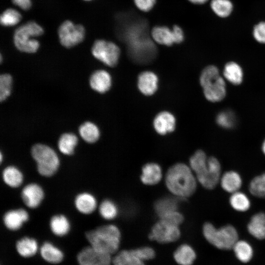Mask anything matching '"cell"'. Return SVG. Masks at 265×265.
Listing matches in <instances>:
<instances>
[{
    "instance_id": "6da1fadb",
    "label": "cell",
    "mask_w": 265,
    "mask_h": 265,
    "mask_svg": "<svg viewBox=\"0 0 265 265\" xmlns=\"http://www.w3.org/2000/svg\"><path fill=\"white\" fill-rule=\"evenodd\" d=\"M117 21V36L126 44L131 58L141 64L152 61L157 54V49L149 35L146 20L126 13L118 15Z\"/></svg>"
},
{
    "instance_id": "7a4b0ae2",
    "label": "cell",
    "mask_w": 265,
    "mask_h": 265,
    "mask_svg": "<svg viewBox=\"0 0 265 265\" xmlns=\"http://www.w3.org/2000/svg\"><path fill=\"white\" fill-rule=\"evenodd\" d=\"M196 180L190 167L183 163L171 166L165 176L167 188L180 199L188 197L194 193L197 186Z\"/></svg>"
},
{
    "instance_id": "3957f363",
    "label": "cell",
    "mask_w": 265,
    "mask_h": 265,
    "mask_svg": "<svg viewBox=\"0 0 265 265\" xmlns=\"http://www.w3.org/2000/svg\"><path fill=\"white\" fill-rule=\"evenodd\" d=\"M189 164L197 180L205 188L213 189L220 182L221 165L216 158H208L204 152L199 150L190 158Z\"/></svg>"
},
{
    "instance_id": "277c9868",
    "label": "cell",
    "mask_w": 265,
    "mask_h": 265,
    "mask_svg": "<svg viewBox=\"0 0 265 265\" xmlns=\"http://www.w3.org/2000/svg\"><path fill=\"white\" fill-rule=\"evenodd\" d=\"M85 236L90 246L110 255L116 252L121 240L119 229L112 224L101 226L89 231Z\"/></svg>"
},
{
    "instance_id": "5b68a950",
    "label": "cell",
    "mask_w": 265,
    "mask_h": 265,
    "mask_svg": "<svg viewBox=\"0 0 265 265\" xmlns=\"http://www.w3.org/2000/svg\"><path fill=\"white\" fill-rule=\"evenodd\" d=\"M43 27L34 21H29L17 27L13 34V42L20 51L34 53L37 51L40 43L34 37L44 33Z\"/></svg>"
},
{
    "instance_id": "8992f818",
    "label": "cell",
    "mask_w": 265,
    "mask_h": 265,
    "mask_svg": "<svg viewBox=\"0 0 265 265\" xmlns=\"http://www.w3.org/2000/svg\"><path fill=\"white\" fill-rule=\"evenodd\" d=\"M200 82L205 97L209 101L217 102L224 98L226 93L225 82L216 66L206 67L201 74Z\"/></svg>"
},
{
    "instance_id": "52a82bcc",
    "label": "cell",
    "mask_w": 265,
    "mask_h": 265,
    "mask_svg": "<svg viewBox=\"0 0 265 265\" xmlns=\"http://www.w3.org/2000/svg\"><path fill=\"white\" fill-rule=\"evenodd\" d=\"M203 233L210 243L220 249H231L238 240L237 230L230 225L216 229L212 223L207 222L203 226Z\"/></svg>"
},
{
    "instance_id": "ba28073f",
    "label": "cell",
    "mask_w": 265,
    "mask_h": 265,
    "mask_svg": "<svg viewBox=\"0 0 265 265\" xmlns=\"http://www.w3.org/2000/svg\"><path fill=\"white\" fill-rule=\"evenodd\" d=\"M31 155L37 163L38 173L45 177L53 175L59 166V159L54 150L45 144L38 143L31 148Z\"/></svg>"
},
{
    "instance_id": "9c48e42d",
    "label": "cell",
    "mask_w": 265,
    "mask_h": 265,
    "mask_svg": "<svg viewBox=\"0 0 265 265\" xmlns=\"http://www.w3.org/2000/svg\"><path fill=\"white\" fill-rule=\"evenodd\" d=\"M58 36L60 44L67 48L73 47L84 39L85 29L83 25L66 20L58 27Z\"/></svg>"
},
{
    "instance_id": "30bf717a",
    "label": "cell",
    "mask_w": 265,
    "mask_h": 265,
    "mask_svg": "<svg viewBox=\"0 0 265 265\" xmlns=\"http://www.w3.org/2000/svg\"><path fill=\"white\" fill-rule=\"evenodd\" d=\"M93 56L105 64L113 67L118 61L120 51L114 43L103 39L96 40L91 48Z\"/></svg>"
},
{
    "instance_id": "8fae6325",
    "label": "cell",
    "mask_w": 265,
    "mask_h": 265,
    "mask_svg": "<svg viewBox=\"0 0 265 265\" xmlns=\"http://www.w3.org/2000/svg\"><path fill=\"white\" fill-rule=\"evenodd\" d=\"M180 236L179 226L160 219L152 227L149 238L160 243H168L176 241Z\"/></svg>"
},
{
    "instance_id": "7c38bea8",
    "label": "cell",
    "mask_w": 265,
    "mask_h": 265,
    "mask_svg": "<svg viewBox=\"0 0 265 265\" xmlns=\"http://www.w3.org/2000/svg\"><path fill=\"white\" fill-rule=\"evenodd\" d=\"M151 36L157 43L167 46L174 43H180L184 39L183 31L177 25L172 29L166 26H156L152 29Z\"/></svg>"
},
{
    "instance_id": "4fadbf2b",
    "label": "cell",
    "mask_w": 265,
    "mask_h": 265,
    "mask_svg": "<svg viewBox=\"0 0 265 265\" xmlns=\"http://www.w3.org/2000/svg\"><path fill=\"white\" fill-rule=\"evenodd\" d=\"M80 265H111V255L99 251L90 245L83 248L77 255Z\"/></svg>"
},
{
    "instance_id": "5bb4252c",
    "label": "cell",
    "mask_w": 265,
    "mask_h": 265,
    "mask_svg": "<svg viewBox=\"0 0 265 265\" xmlns=\"http://www.w3.org/2000/svg\"><path fill=\"white\" fill-rule=\"evenodd\" d=\"M21 197L27 207L33 209L37 208L41 204L44 197V192L39 185L31 183L23 188Z\"/></svg>"
},
{
    "instance_id": "9a60e30c",
    "label": "cell",
    "mask_w": 265,
    "mask_h": 265,
    "mask_svg": "<svg viewBox=\"0 0 265 265\" xmlns=\"http://www.w3.org/2000/svg\"><path fill=\"white\" fill-rule=\"evenodd\" d=\"M28 212L23 209L12 210L6 212L3 216L5 227L10 230L16 231L21 228L23 224L28 220Z\"/></svg>"
},
{
    "instance_id": "2e32d148",
    "label": "cell",
    "mask_w": 265,
    "mask_h": 265,
    "mask_svg": "<svg viewBox=\"0 0 265 265\" xmlns=\"http://www.w3.org/2000/svg\"><path fill=\"white\" fill-rule=\"evenodd\" d=\"M89 84L94 90L100 93H104L110 88L111 78L107 71L104 70H97L91 75Z\"/></svg>"
},
{
    "instance_id": "e0dca14e",
    "label": "cell",
    "mask_w": 265,
    "mask_h": 265,
    "mask_svg": "<svg viewBox=\"0 0 265 265\" xmlns=\"http://www.w3.org/2000/svg\"><path fill=\"white\" fill-rule=\"evenodd\" d=\"M156 131L161 135H164L173 132L175 128L176 120L171 113L167 111L159 113L153 122Z\"/></svg>"
},
{
    "instance_id": "ac0fdd59",
    "label": "cell",
    "mask_w": 265,
    "mask_h": 265,
    "mask_svg": "<svg viewBox=\"0 0 265 265\" xmlns=\"http://www.w3.org/2000/svg\"><path fill=\"white\" fill-rule=\"evenodd\" d=\"M158 78L151 71H145L139 74L137 85L140 91L145 95L153 94L157 89Z\"/></svg>"
},
{
    "instance_id": "d6986e66",
    "label": "cell",
    "mask_w": 265,
    "mask_h": 265,
    "mask_svg": "<svg viewBox=\"0 0 265 265\" xmlns=\"http://www.w3.org/2000/svg\"><path fill=\"white\" fill-rule=\"evenodd\" d=\"M161 177V168L158 164L150 162L143 166L140 179L144 184L156 185L160 181Z\"/></svg>"
},
{
    "instance_id": "ffe728a7",
    "label": "cell",
    "mask_w": 265,
    "mask_h": 265,
    "mask_svg": "<svg viewBox=\"0 0 265 265\" xmlns=\"http://www.w3.org/2000/svg\"><path fill=\"white\" fill-rule=\"evenodd\" d=\"M97 205L95 197L88 192L78 194L75 200V205L77 210L85 214L93 212L96 209Z\"/></svg>"
},
{
    "instance_id": "44dd1931",
    "label": "cell",
    "mask_w": 265,
    "mask_h": 265,
    "mask_svg": "<svg viewBox=\"0 0 265 265\" xmlns=\"http://www.w3.org/2000/svg\"><path fill=\"white\" fill-rule=\"evenodd\" d=\"M222 188L226 192L233 193L239 190L242 185L239 174L234 171L225 172L220 179Z\"/></svg>"
},
{
    "instance_id": "7402d4cb",
    "label": "cell",
    "mask_w": 265,
    "mask_h": 265,
    "mask_svg": "<svg viewBox=\"0 0 265 265\" xmlns=\"http://www.w3.org/2000/svg\"><path fill=\"white\" fill-rule=\"evenodd\" d=\"M249 233L259 239L265 238V214L259 212L254 214L247 225Z\"/></svg>"
},
{
    "instance_id": "603a6c76",
    "label": "cell",
    "mask_w": 265,
    "mask_h": 265,
    "mask_svg": "<svg viewBox=\"0 0 265 265\" xmlns=\"http://www.w3.org/2000/svg\"><path fill=\"white\" fill-rule=\"evenodd\" d=\"M40 252L42 258L51 264H58L63 259L62 251L50 242H45L41 246Z\"/></svg>"
},
{
    "instance_id": "cb8c5ba5",
    "label": "cell",
    "mask_w": 265,
    "mask_h": 265,
    "mask_svg": "<svg viewBox=\"0 0 265 265\" xmlns=\"http://www.w3.org/2000/svg\"><path fill=\"white\" fill-rule=\"evenodd\" d=\"M178 206L179 201L177 197H164L156 201L154 209L160 218L168 213L178 211Z\"/></svg>"
},
{
    "instance_id": "d4e9b609",
    "label": "cell",
    "mask_w": 265,
    "mask_h": 265,
    "mask_svg": "<svg viewBox=\"0 0 265 265\" xmlns=\"http://www.w3.org/2000/svg\"><path fill=\"white\" fill-rule=\"evenodd\" d=\"M112 264L113 265H145L133 249L119 252L112 259Z\"/></svg>"
},
{
    "instance_id": "484cf974",
    "label": "cell",
    "mask_w": 265,
    "mask_h": 265,
    "mask_svg": "<svg viewBox=\"0 0 265 265\" xmlns=\"http://www.w3.org/2000/svg\"><path fill=\"white\" fill-rule=\"evenodd\" d=\"M173 257L179 265H192L196 258V253L189 245L183 244L175 251Z\"/></svg>"
},
{
    "instance_id": "4316f807",
    "label": "cell",
    "mask_w": 265,
    "mask_h": 265,
    "mask_svg": "<svg viewBox=\"0 0 265 265\" xmlns=\"http://www.w3.org/2000/svg\"><path fill=\"white\" fill-rule=\"evenodd\" d=\"M38 243L34 238L24 237L19 240L16 244L18 254L24 258H29L35 255L38 250Z\"/></svg>"
},
{
    "instance_id": "83f0119b",
    "label": "cell",
    "mask_w": 265,
    "mask_h": 265,
    "mask_svg": "<svg viewBox=\"0 0 265 265\" xmlns=\"http://www.w3.org/2000/svg\"><path fill=\"white\" fill-rule=\"evenodd\" d=\"M2 177L4 182L11 187H18L23 182V175L16 167L8 166L3 170Z\"/></svg>"
},
{
    "instance_id": "f1b7e54d",
    "label": "cell",
    "mask_w": 265,
    "mask_h": 265,
    "mask_svg": "<svg viewBox=\"0 0 265 265\" xmlns=\"http://www.w3.org/2000/svg\"><path fill=\"white\" fill-rule=\"evenodd\" d=\"M52 232L56 236L62 237L70 231V224L67 218L62 214H57L52 217L50 222Z\"/></svg>"
},
{
    "instance_id": "f546056e",
    "label": "cell",
    "mask_w": 265,
    "mask_h": 265,
    "mask_svg": "<svg viewBox=\"0 0 265 265\" xmlns=\"http://www.w3.org/2000/svg\"><path fill=\"white\" fill-rule=\"evenodd\" d=\"M78 142V137L73 133L62 134L58 141V148L65 155H72Z\"/></svg>"
},
{
    "instance_id": "4dcf8cb0",
    "label": "cell",
    "mask_w": 265,
    "mask_h": 265,
    "mask_svg": "<svg viewBox=\"0 0 265 265\" xmlns=\"http://www.w3.org/2000/svg\"><path fill=\"white\" fill-rule=\"evenodd\" d=\"M79 132L83 140L89 143L96 142L100 137L99 128L91 122H85L81 124L79 127Z\"/></svg>"
},
{
    "instance_id": "1f68e13d",
    "label": "cell",
    "mask_w": 265,
    "mask_h": 265,
    "mask_svg": "<svg viewBox=\"0 0 265 265\" xmlns=\"http://www.w3.org/2000/svg\"><path fill=\"white\" fill-rule=\"evenodd\" d=\"M223 75L228 81L235 85L239 84L242 81V70L238 64L234 62L226 64L223 70Z\"/></svg>"
},
{
    "instance_id": "d6a6232c",
    "label": "cell",
    "mask_w": 265,
    "mask_h": 265,
    "mask_svg": "<svg viewBox=\"0 0 265 265\" xmlns=\"http://www.w3.org/2000/svg\"><path fill=\"white\" fill-rule=\"evenodd\" d=\"M211 8L215 15L224 18L231 15L233 4L230 0H212Z\"/></svg>"
},
{
    "instance_id": "836d02e7",
    "label": "cell",
    "mask_w": 265,
    "mask_h": 265,
    "mask_svg": "<svg viewBox=\"0 0 265 265\" xmlns=\"http://www.w3.org/2000/svg\"><path fill=\"white\" fill-rule=\"evenodd\" d=\"M229 202L231 207L238 212H245L250 207V201L248 197L244 193L239 191L232 193Z\"/></svg>"
},
{
    "instance_id": "e575fe53",
    "label": "cell",
    "mask_w": 265,
    "mask_h": 265,
    "mask_svg": "<svg viewBox=\"0 0 265 265\" xmlns=\"http://www.w3.org/2000/svg\"><path fill=\"white\" fill-rule=\"evenodd\" d=\"M233 249L237 258L242 262H248L252 258V247L245 241L238 240Z\"/></svg>"
},
{
    "instance_id": "d590c367",
    "label": "cell",
    "mask_w": 265,
    "mask_h": 265,
    "mask_svg": "<svg viewBox=\"0 0 265 265\" xmlns=\"http://www.w3.org/2000/svg\"><path fill=\"white\" fill-rule=\"evenodd\" d=\"M21 14L16 9L9 8L5 9L0 15V23L4 26H14L22 20Z\"/></svg>"
},
{
    "instance_id": "8d00e7d4",
    "label": "cell",
    "mask_w": 265,
    "mask_h": 265,
    "mask_svg": "<svg viewBox=\"0 0 265 265\" xmlns=\"http://www.w3.org/2000/svg\"><path fill=\"white\" fill-rule=\"evenodd\" d=\"M249 190L254 196L265 198V173L255 177L251 181Z\"/></svg>"
},
{
    "instance_id": "74e56055",
    "label": "cell",
    "mask_w": 265,
    "mask_h": 265,
    "mask_svg": "<svg viewBox=\"0 0 265 265\" xmlns=\"http://www.w3.org/2000/svg\"><path fill=\"white\" fill-rule=\"evenodd\" d=\"M99 210L101 216L106 220L115 218L118 212L116 205L112 201L108 199L102 201L100 205Z\"/></svg>"
},
{
    "instance_id": "f35d334b",
    "label": "cell",
    "mask_w": 265,
    "mask_h": 265,
    "mask_svg": "<svg viewBox=\"0 0 265 265\" xmlns=\"http://www.w3.org/2000/svg\"><path fill=\"white\" fill-rule=\"evenodd\" d=\"M12 78L9 74H3L0 76V100H5L10 95Z\"/></svg>"
},
{
    "instance_id": "ab89813d",
    "label": "cell",
    "mask_w": 265,
    "mask_h": 265,
    "mask_svg": "<svg viewBox=\"0 0 265 265\" xmlns=\"http://www.w3.org/2000/svg\"><path fill=\"white\" fill-rule=\"evenodd\" d=\"M216 122L221 127L230 128L234 125L235 119L231 112L225 111L219 113L216 117Z\"/></svg>"
},
{
    "instance_id": "60d3db41",
    "label": "cell",
    "mask_w": 265,
    "mask_h": 265,
    "mask_svg": "<svg viewBox=\"0 0 265 265\" xmlns=\"http://www.w3.org/2000/svg\"><path fill=\"white\" fill-rule=\"evenodd\" d=\"M133 250L138 257L144 262L153 259L156 255L155 250L150 247H143Z\"/></svg>"
},
{
    "instance_id": "b9f144b4",
    "label": "cell",
    "mask_w": 265,
    "mask_h": 265,
    "mask_svg": "<svg viewBox=\"0 0 265 265\" xmlns=\"http://www.w3.org/2000/svg\"><path fill=\"white\" fill-rule=\"evenodd\" d=\"M253 35L257 42L265 44V22H260L255 26Z\"/></svg>"
},
{
    "instance_id": "7bdbcfd3",
    "label": "cell",
    "mask_w": 265,
    "mask_h": 265,
    "mask_svg": "<svg viewBox=\"0 0 265 265\" xmlns=\"http://www.w3.org/2000/svg\"><path fill=\"white\" fill-rule=\"evenodd\" d=\"M160 219L179 226L184 219L183 215L178 211L168 213L160 217Z\"/></svg>"
},
{
    "instance_id": "ee69618b",
    "label": "cell",
    "mask_w": 265,
    "mask_h": 265,
    "mask_svg": "<svg viewBox=\"0 0 265 265\" xmlns=\"http://www.w3.org/2000/svg\"><path fill=\"white\" fill-rule=\"evenodd\" d=\"M156 0H133L136 6L141 11L147 12L153 8Z\"/></svg>"
},
{
    "instance_id": "f6af8a7d",
    "label": "cell",
    "mask_w": 265,
    "mask_h": 265,
    "mask_svg": "<svg viewBox=\"0 0 265 265\" xmlns=\"http://www.w3.org/2000/svg\"><path fill=\"white\" fill-rule=\"evenodd\" d=\"M12 2L24 10H29L32 6L31 0H12Z\"/></svg>"
},
{
    "instance_id": "bcb514c9",
    "label": "cell",
    "mask_w": 265,
    "mask_h": 265,
    "mask_svg": "<svg viewBox=\"0 0 265 265\" xmlns=\"http://www.w3.org/2000/svg\"><path fill=\"white\" fill-rule=\"evenodd\" d=\"M191 3L197 4H204L208 0H188Z\"/></svg>"
},
{
    "instance_id": "7dc6e473",
    "label": "cell",
    "mask_w": 265,
    "mask_h": 265,
    "mask_svg": "<svg viewBox=\"0 0 265 265\" xmlns=\"http://www.w3.org/2000/svg\"><path fill=\"white\" fill-rule=\"evenodd\" d=\"M262 151L263 153L265 155V140H264L262 145Z\"/></svg>"
},
{
    "instance_id": "c3c4849f",
    "label": "cell",
    "mask_w": 265,
    "mask_h": 265,
    "mask_svg": "<svg viewBox=\"0 0 265 265\" xmlns=\"http://www.w3.org/2000/svg\"><path fill=\"white\" fill-rule=\"evenodd\" d=\"M0 162H2V159H3L2 153H0Z\"/></svg>"
},
{
    "instance_id": "681fc988",
    "label": "cell",
    "mask_w": 265,
    "mask_h": 265,
    "mask_svg": "<svg viewBox=\"0 0 265 265\" xmlns=\"http://www.w3.org/2000/svg\"><path fill=\"white\" fill-rule=\"evenodd\" d=\"M86 0V1H88V0Z\"/></svg>"
}]
</instances>
